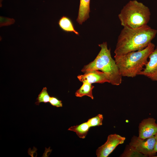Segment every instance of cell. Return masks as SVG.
Returning <instances> with one entry per match:
<instances>
[{"instance_id": "1", "label": "cell", "mask_w": 157, "mask_h": 157, "mask_svg": "<svg viewBox=\"0 0 157 157\" xmlns=\"http://www.w3.org/2000/svg\"><path fill=\"white\" fill-rule=\"evenodd\" d=\"M157 30L147 24L136 28L123 27L118 36L114 53L122 55L142 50L155 38Z\"/></svg>"}, {"instance_id": "2", "label": "cell", "mask_w": 157, "mask_h": 157, "mask_svg": "<svg viewBox=\"0 0 157 157\" xmlns=\"http://www.w3.org/2000/svg\"><path fill=\"white\" fill-rule=\"evenodd\" d=\"M155 47L151 42L144 49L122 55L114 56L115 60L122 76L134 77L138 75L147 63V59Z\"/></svg>"}, {"instance_id": "3", "label": "cell", "mask_w": 157, "mask_h": 157, "mask_svg": "<svg viewBox=\"0 0 157 157\" xmlns=\"http://www.w3.org/2000/svg\"><path fill=\"white\" fill-rule=\"evenodd\" d=\"M101 49L92 62L85 65L81 71L85 73L92 70H101L109 77L110 83L119 85L122 81V76L115 60L112 57L110 49H108L106 42L99 45Z\"/></svg>"}, {"instance_id": "4", "label": "cell", "mask_w": 157, "mask_h": 157, "mask_svg": "<svg viewBox=\"0 0 157 157\" xmlns=\"http://www.w3.org/2000/svg\"><path fill=\"white\" fill-rule=\"evenodd\" d=\"M149 8L136 0L129 1L118 15L123 27L136 28L147 24L150 18Z\"/></svg>"}, {"instance_id": "5", "label": "cell", "mask_w": 157, "mask_h": 157, "mask_svg": "<svg viewBox=\"0 0 157 157\" xmlns=\"http://www.w3.org/2000/svg\"><path fill=\"white\" fill-rule=\"evenodd\" d=\"M156 140L155 136L143 139L134 135L129 144L147 157H154L156 154L154 151Z\"/></svg>"}, {"instance_id": "6", "label": "cell", "mask_w": 157, "mask_h": 157, "mask_svg": "<svg viewBox=\"0 0 157 157\" xmlns=\"http://www.w3.org/2000/svg\"><path fill=\"white\" fill-rule=\"evenodd\" d=\"M126 139L124 137L116 134L108 135L106 141L97 150L98 157H107L119 144L123 143Z\"/></svg>"}, {"instance_id": "7", "label": "cell", "mask_w": 157, "mask_h": 157, "mask_svg": "<svg viewBox=\"0 0 157 157\" xmlns=\"http://www.w3.org/2000/svg\"><path fill=\"white\" fill-rule=\"evenodd\" d=\"M140 138L145 139L155 136L157 132V124L153 118L149 117L142 120L139 125Z\"/></svg>"}, {"instance_id": "8", "label": "cell", "mask_w": 157, "mask_h": 157, "mask_svg": "<svg viewBox=\"0 0 157 157\" xmlns=\"http://www.w3.org/2000/svg\"><path fill=\"white\" fill-rule=\"evenodd\" d=\"M79 81L82 83L87 82L90 83H110L108 75L106 73L99 70H92L87 72L83 75L77 76Z\"/></svg>"}, {"instance_id": "9", "label": "cell", "mask_w": 157, "mask_h": 157, "mask_svg": "<svg viewBox=\"0 0 157 157\" xmlns=\"http://www.w3.org/2000/svg\"><path fill=\"white\" fill-rule=\"evenodd\" d=\"M149 60L138 75L145 76L157 81V46L149 55Z\"/></svg>"}, {"instance_id": "10", "label": "cell", "mask_w": 157, "mask_h": 157, "mask_svg": "<svg viewBox=\"0 0 157 157\" xmlns=\"http://www.w3.org/2000/svg\"><path fill=\"white\" fill-rule=\"evenodd\" d=\"M90 0H80L78 14L76 21L79 24L86 20L89 17Z\"/></svg>"}, {"instance_id": "11", "label": "cell", "mask_w": 157, "mask_h": 157, "mask_svg": "<svg viewBox=\"0 0 157 157\" xmlns=\"http://www.w3.org/2000/svg\"><path fill=\"white\" fill-rule=\"evenodd\" d=\"M58 24L60 28L64 31L73 32L77 35H79L78 32L75 29L73 23L69 17L62 16L59 20Z\"/></svg>"}, {"instance_id": "12", "label": "cell", "mask_w": 157, "mask_h": 157, "mask_svg": "<svg viewBox=\"0 0 157 157\" xmlns=\"http://www.w3.org/2000/svg\"><path fill=\"white\" fill-rule=\"evenodd\" d=\"M94 88V86L92 84L87 82H83L80 88L76 91L75 95L78 97L86 96L93 99L94 97L92 94V90Z\"/></svg>"}, {"instance_id": "13", "label": "cell", "mask_w": 157, "mask_h": 157, "mask_svg": "<svg viewBox=\"0 0 157 157\" xmlns=\"http://www.w3.org/2000/svg\"><path fill=\"white\" fill-rule=\"evenodd\" d=\"M90 127L86 122L78 125L71 126L68 130L75 132L79 138L83 139L86 137Z\"/></svg>"}, {"instance_id": "14", "label": "cell", "mask_w": 157, "mask_h": 157, "mask_svg": "<svg viewBox=\"0 0 157 157\" xmlns=\"http://www.w3.org/2000/svg\"><path fill=\"white\" fill-rule=\"evenodd\" d=\"M120 157H147L129 144L126 145L123 152L120 155Z\"/></svg>"}, {"instance_id": "15", "label": "cell", "mask_w": 157, "mask_h": 157, "mask_svg": "<svg viewBox=\"0 0 157 157\" xmlns=\"http://www.w3.org/2000/svg\"><path fill=\"white\" fill-rule=\"evenodd\" d=\"M50 97L47 91L46 87H44L38 94V97L36 98L37 101L35 104L36 105H39L40 103H47L49 102Z\"/></svg>"}, {"instance_id": "16", "label": "cell", "mask_w": 157, "mask_h": 157, "mask_svg": "<svg viewBox=\"0 0 157 157\" xmlns=\"http://www.w3.org/2000/svg\"><path fill=\"white\" fill-rule=\"evenodd\" d=\"M103 119V115L99 114L95 117L89 119L87 122L90 127L102 125Z\"/></svg>"}, {"instance_id": "17", "label": "cell", "mask_w": 157, "mask_h": 157, "mask_svg": "<svg viewBox=\"0 0 157 157\" xmlns=\"http://www.w3.org/2000/svg\"><path fill=\"white\" fill-rule=\"evenodd\" d=\"M15 22L13 19L0 17V27L13 24Z\"/></svg>"}, {"instance_id": "18", "label": "cell", "mask_w": 157, "mask_h": 157, "mask_svg": "<svg viewBox=\"0 0 157 157\" xmlns=\"http://www.w3.org/2000/svg\"><path fill=\"white\" fill-rule=\"evenodd\" d=\"M49 102L52 106L56 107H61L63 106L62 101L59 100L55 97H50Z\"/></svg>"}, {"instance_id": "19", "label": "cell", "mask_w": 157, "mask_h": 157, "mask_svg": "<svg viewBox=\"0 0 157 157\" xmlns=\"http://www.w3.org/2000/svg\"><path fill=\"white\" fill-rule=\"evenodd\" d=\"M154 151L156 153L157 152V140H156V142L154 148Z\"/></svg>"}, {"instance_id": "20", "label": "cell", "mask_w": 157, "mask_h": 157, "mask_svg": "<svg viewBox=\"0 0 157 157\" xmlns=\"http://www.w3.org/2000/svg\"><path fill=\"white\" fill-rule=\"evenodd\" d=\"M155 136L156 139L157 140V132L156 133V135H155Z\"/></svg>"}, {"instance_id": "21", "label": "cell", "mask_w": 157, "mask_h": 157, "mask_svg": "<svg viewBox=\"0 0 157 157\" xmlns=\"http://www.w3.org/2000/svg\"><path fill=\"white\" fill-rule=\"evenodd\" d=\"M154 157H157V156H155Z\"/></svg>"}]
</instances>
